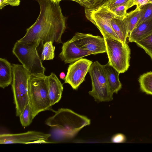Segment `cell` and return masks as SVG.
<instances>
[{"mask_svg": "<svg viewBox=\"0 0 152 152\" xmlns=\"http://www.w3.org/2000/svg\"><path fill=\"white\" fill-rule=\"evenodd\" d=\"M40 9L35 23L27 28L26 33L17 41L36 46L51 41L62 43V35L66 28V18L63 15L60 1L37 0Z\"/></svg>", "mask_w": 152, "mask_h": 152, "instance_id": "obj_1", "label": "cell"}, {"mask_svg": "<svg viewBox=\"0 0 152 152\" xmlns=\"http://www.w3.org/2000/svg\"><path fill=\"white\" fill-rule=\"evenodd\" d=\"M86 117L79 115L67 108H61L45 121L47 125L53 128L58 141H63L74 137L84 126L90 124Z\"/></svg>", "mask_w": 152, "mask_h": 152, "instance_id": "obj_2", "label": "cell"}, {"mask_svg": "<svg viewBox=\"0 0 152 152\" xmlns=\"http://www.w3.org/2000/svg\"><path fill=\"white\" fill-rule=\"evenodd\" d=\"M45 74L31 75L28 80L29 103L31 107L33 117L39 113L48 110L51 105Z\"/></svg>", "mask_w": 152, "mask_h": 152, "instance_id": "obj_3", "label": "cell"}, {"mask_svg": "<svg viewBox=\"0 0 152 152\" xmlns=\"http://www.w3.org/2000/svg\"><path fill=\"white\" fill-rule=\"evenodd\" d=\"M12 65L13 79L12 87L16 115L19 116L29 103L28 80L31 74L22 65L14 64Z\"/></svg>", "mask_w": 152, "mask_h": 152, "instance_id": "obj_4", "label": "cell"}, {"mask_svg": "<svg viewBox=\"0 0 152 152\" xmlns=\"http://www.w3.org/2000/svg\"><path fill=\"white\" fill-rule=\"evenodd\" d=\"M37 48L34 45L17 41L12 50L13 54L31 75L44 74L45 70Z\"/></svg>", "mask_w": 152, "mask_h": 152, "instance_id": "obj_5", "label": "cell"}, {"mask_svg": "<svg viewBox=\"0 0 152 152\" xmlns=\"http://www.w3.org/2000/svg\"><path fill=\"white\" fill-rule=\"evenodd\" d=\"M108 63L120 73L127 71L130 66V49L126 42L104 38Z\"/></svg>", "mask_w": 152, "mask_h": 152, "instance_id": "obj_6", "label": "cell"}, {"mask_svg": "<svg viewBox=\"0 0 152 152\" xmlns=\"http://www.w3.org/2000/svg\"><path fill=\"white\" fill-rule=\"evenodd\" d=\"M88 72L92 86V89L89 93L95 100L100 102L113 100V94L109 88L103 65L96 61L91 64Z\"/></svg>", "mask_w": 152, "mask_h": 152, "instance_id": "obj_7", "label": "cell"}, {"mask_svg": "<svg viewBox=\"0 0 152 152\" xmlns=\"http://www.w3.org/2000/svg\"><path fill=\"white\" fill-rule=\"evenodd\" d=\"M85 12L87 18L97 27L104 38L120 41L111 25L114 15L107 7L102 6L93 9L85 8Z\"/></svg>", "mask_w": 152, "mask_h": 152, "instance_id": "obj_8", "label": "cell"}, {"mask_svg": "<svg viewBox=\"0 0 152 152\" xmlns=\"http://www.w3.org/2000/svg\"><path fill=\"white\" fill-rule=\"evenodd\" d=\"M50 134L33 131L18 134H4L0 135V143L31 144L51 143L48 141Z\"/></svg>", "mask_w": 152, "mask_h": 152, "instance_id": "obj_9", "label": "cell"}, {"mask_svg": "<svg viewBox=\"0 0 152 152\" xmlns=\"http://www.w3.org/2000/svg\"><path fill=\"white\" fill-rule=\"evenodd\" d=\"M92 63V61L81 58L70 64L64 79V83L69 84L73 89L77 90L85 80Z\"/></svg>", "mask_w": 152, "mask_h": 152, "instance_id": "obj_10", "label": "cell"}, {"mask_svg": "<svg viewBox=\"0 0 152 152\" xmlns=\"http://www.w3.org/2000/svg\"><path fill=\"white\" fill-rule=\"evenodd\" d=\"M70 40L80 48L89 51L93 54L106 53L104 39L100 36L77 32Z\"/></svg>", "mask_w": 152, "mask_h": 152, "instance_id": "obj_11", "label": "cell"}, {"mask_svg": "<svg viewBox=\"0 0 152 152\" xmlns=\"http://www.w3.org/2000/svg\"><path fill=\"white\" fill-rule=\"evenodd\" d=\"M91 54H93L92 52L80 48L70 40L63 43L59 57L67 64L74 62Z\"/></svg>", "mask_w": 152, "mask_h": 152, "instance_id": "obj_12", "label": "cell"}, {"mask_svg": "<svg viewBox=\"0 0 152 152\" xmlns=\"http://www.w3.org/2000/svg\"><path fill=\"white\" fill-rule=\"evenodd\" d=\"M46 80L51 105L52 106L61 99L63 87L60 81L53 72L46 76Z\"/></svg>", "mask_w": 152, "mask_h": 152, "instance_id": "obj_13", "label": "cell"}, {"mask_svg": "<svg viewBox=\"0 0 152 152\" xmlns=\"http://www.w3.org/2000/svg\"><path fill=\"white\" fill-rule=\"evenodd\" d=\"M152 33V17L136 26L129 35L130 42H136Z\"/></svg>", "mask_w": 152, "mask_h": 152, "instance_id": "obj_14", "label": "cell"}, {"mask_svg": "<svg viewBox=\"0 0 152 152\" xmlns=\"http://www.w3.org/2000/svg\"><path fill=\"white\" fill-rule=\"evenodd\" d=\"M103 66L111 93L113 94H117L122 88V84L119 79L120 73L108 62Z\"/></svg>", "mask_w": 152, "mask_h": 152, "instance_id": "obj_15", "label": "cell"}, {"mask_svg": "<svg viewBox=\"0 0 152 152\" xmlns=\"http://www.w3.org/2000/svg\"><path fill=\"white\" fill-rule=\"evenodd\" d=\"M12 65L4 58H0V87L4 88L12 84Z\"/></svg>", "mask_w": 152, "mask_h": 152, "instance_id": "obj_16", "label": "cell"}, {"mask_svg": "<svg viewBox=\"0 0 152 152\" xmlns=\"http://www.w3.org/2000/svg\"><path fill=\"white\" fill-rule=\"evenodd\" d=\"M140 8L136 7L134 10L127 13L123 19L127 30L128 36L136 26L140 17Z\"/></svg>", "mask_w": 152, "mask_h": 152, "instance_id": "obj_17", "label": "cell"}, {"mask_svg": "<svg viewBox=\"0 0 152 152\" xmlns=\"http://www.w3.org/2000/svg\"><path fill=\"white\" fill-rule=\"evenodd\" d=\"M111 25L120 41L124 42H126L128 34L123 20L113 17L111 21Z\"/></svg>", "mask_w": 152, "mask_h": 152, "instance_id": "obj_18", "label": "cell"}, {"mask_svg": "<svg viewBox=\"0 0 152 152\" xmlns=\"http://www.w3.org/2000/svg\"><path fill=\"white\" fill-rule=\"evenodd\" d=\"M138 81L141 91L152 95V72H147L140 75Z\"/></svg>", "mask_w": 152, "mask_h": 152, "instance_id": "obj_19", "label": "cell"}, {"mask_svg": "<svg viewBox=\"0 0 152 152\" xmlns=\"http://www.w3.org/2000/svg\"><path fill=\"white\" fill-rule=\"evenodd\" d=\"M19 116L22 126L26 127L30 124L34 118L32 109L29 103L26 105Z\"/></svg>", "mask_w": 152, "mask_h": 152, "instance_id": "obj_20", "label": "cell"}, {"mask_svg": "<svg viewBox=\"0 0 152 152\" xmlns=\"http://www.w3.org/2000/svg\"><path fill=\"white\" fill-rule=\"evenodd\" d=\"M53 43L51 41H49L45 42L43 45L41 57L42 60L53 59L55 57V47L53 45Z\"/></svg>", "mask_w": 152, "mask_h": 152, "instance_id": "obj_21", "label": "cell"}, {"mask_svg": "<svg viewBox=\"0 0 152 152\" xmlns=\"http://www.w3.org/2000/svg\"><path fill=\"white\" fill-rule=\"evenodd\" d=\"M136 43L144 50L152 60V33Z\"/></svg>", "mask_w": 152, "mask_h": 152, "instance_id": "obj_22", "label": "cell"}, {"mask_svg": "<svg viewBox=\"0 0 152 152\" xmlns=\"http://www.w3.org/2000/svg\"><path fill=\"white\" fill-rule=\"evenodd\" d=\"M140 9V18L135 27L152 17V4H147L141 7Z\"/></svg>", "mask_w": 152, "mask_h": 152, "instance_id": "obj_23", "label": "cell"}, {"mask_svg": "<svg viewBox=\"0 0 152 152\" xmlns=\"http://www.w3.org/2000/svg\"><path fill=\"white\" fill-rule=\"evenodd\" d=\"M126 4L117 6L110 10L114 14L115 18L123 20L127 13Z\"/></svg>", "mask_w": 152, "mask_h": 152, "instance_id": "obj_24", "label": "cell"}, {"mask_svg": "<svg viewBox=\"0 0 152 152\" xmlns=\"http://www.w3.org/2000/svg\"><path fill=\"white\" fill-rule=\"evenodd\" d=\"M109 0H86L85 8L93 9L103 6Z\"/></svg>", "mask_w": 152, "mask_h": 152, "instance_id": "obj_25", "label": "cell"}, {"mask_svg": "<svg viewBox=\"0 0 152 152\" xmlns=\"http://www.w3.org/2000/svg\"><path fill=\"white\" fill-rule=\"evenodd\" d=\"M130 0H109L102 6H106L110 10L117 6L127 4Z\"/></svg>", "mask_w": 152, "mask_h": 152, "instance_id": "obj_26", "label": "cell"}, {"mask_svg": "<svg viewBox=\"0 0 152 152\" xmlns=\"http://www.w3.org/2000/svg\"><path fill=\"white\" fill-rule=\"evenodd\" d=\"M20 0H0V9L8 5L12 6H18L20 4Z\"/></svg>", "mask_w": 152, "mask_h": 152, "instance_id": "obj_27", "label": "cell"}, {"mask_svg": "<svg viewBox=\"0 0 152 152\" xmlns=\"http://www.w3.org/2000/svg\"><path fill=\"white\" fill-rule=\"evenodd\" d=\"M126 140V137L124 134L118 133L114 135L111 138V141L113 143H123Z\"/></svg>", "mask_w": 152, "mask_h": 152, "instance_id": "obj_28", "label": "cell"}, {"mask_svg": "<svg viewBox=\"0 0 152 152\" xmlns=\"http://www.w3.org/2000/svg\"><path fill=\"white\" fill-rule=\"evenodd\" d=\"M149 0H136L129 6V8L136 5V7L140 8L142 6L148 3Z\"/></svg>", "mask_w": 152, "mask_h": 152, "instance_id": "obj_29", "label": "cell"}, {"mask_svg": "<svg viewBox=\"0 0 152 152\" xmlns=\"http://www.w3.org/2000/svg\"><path fill=\"white\" fill-rule=\"evenodd\" d=\"M54 1H60L64 0H50ZM74 1L79 4L80 5L85 7L86 2V0H67Z\"/></svg>", "mask_w": 152, "mask_h": 152, "instance_id": "obj_30", "label": "cell"}, {"mask_svg": "<svg viewBox=\"0 0 152 152\" xmlns=\"http://www.w3.org/2000/svg\"><path fill=\"white\" fill-rule=\"evenodd\" d=\"M66 75L65 73L63 72H62L60 73L59 75V77L61 79H64L65 78Z\"/></svg>", "mask_w": 152, "mask_h": 152, "instance_id": "obj_31", "label": "cell"}, {"mask_svg": "<svg viewBox=\"0 0 152 152\" xmlns=\"http://www.w3.org/2000/svg\"><path fill=\"white\" fill-rule=\"evenodd\" d=\"M151 3L152 4V0H149L148 3Z\"/></svg>", "mask_w": 152, "mask_h": 152, "instance_id": "obj_32", "label": "cell"}]
</instances>
